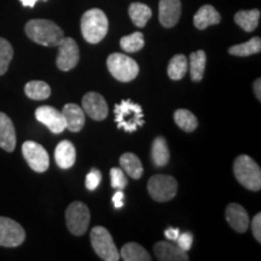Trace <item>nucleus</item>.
Segmentation results:
<instances>
[{"label": "nucleus", "instance_id": "obj_1", "mask_svg": "<svg viewBox=\"0 0 261 261\" xmlns=\"http://www.w3.org/2000/svg\"><path fill=\"white\" fill-rule=\"evenodd\" d=\"M25 34L35 44L55 47L64 38V33L55 22L48 19H31L24 27Z\"/></svg>", "mask_w": 261, "mask_h": 261}, {"label": "nucleus", "instance_id": "obj_2", "mask_svg": "<svg viewBox=\"0 0 261 261\" xmlns=\"http://www.w3.org/2000/svg\"><path fill=\"white\" fill-rule=\"evenodd\" d=\"M109 22L106 14L99 9H91L81 18V33L90 44H98L106 38Z\"/></svg>", "mask_w": 261, "mask_h": 261}, {"label": "nucleus", "instance_id": "obj_3", "mask_svg": "<svg viewBox=\"0 0 261 261\" xmlns=\"http://www.w3.org/2000/svg\"><path fill=\"white\" fill-rule=\"evenodd\" d=\"M233 173L240 184H242L248 190H260L261 169L252 158L247 155L238 156L233 165Z\"/></svg>", "mask_w": 261, "mask_h": 261}, {"label": "nucleus", "instance_id": "obj_4", "mask_svg": "<svg viewBox=\"0 0 261 261\" xmlns=\"http://www.w3.org/2000/svg\"><path fill=\"white\" fill-rule=\"evenodd\" d=\"M115 112V121L119 128L125 129L126 132H135L137 128L144 125L143 119V109L139 104L133 103L130 99L121 100L114 108Z\"/></svg>", "mask_w": 261, "mask_h": 261}, {"label": "nucleus", "instance_id": "obj_5", "mask_svg": "<svg viewBox=\"0 0 261 261\" xmlns=\"http://www.w3.org/2000/svg\"><path fill=\"white\" fill-rule=\"evenodd\" d=\"M108 70L116 80L121 83H128L138 76V63L123 54H112L107 61Z\"/></svg>", "mask_w": 261, "mask_h": 261}, {"label": "nucleus", "instance_id": "obj_6", "mask_svg": "<svg viewBox=\"0 0 261 261\" xmlns=\"http://www.w3.org/2000/svg\"><path fill=\"white\" fill-rule=\"evenodd\" d=\"M90 237L94 252L100 259L106 261H117L120 259L119 250L114 243L112 234L106 227H93Z\"/></svg>", "mask_w": 261, "mask_h": 261}, {"label": "nucleus", "instance_id": "obj_7", "mask_svg": "<svg viewBox=\"0 0 261 261\" xmlns=\"http://www.w3.org/2000/svg\"><path fill=\"white\" fill-rule=\"evenodd\" d=\"M68 230L75 236H81L87 231L90 225V211L83 202H73L65 212Z\"/></svg>", "mask_w": 261, "mask_h": 261}, {"label": "nucleus", "instance_id": "obj_8", "mask_svg": "<svg viewBox=\"0 0 261 261\" xmlns=\"http://www.w3.org/2000/svg\"><path fill=\"white\" fill-rule=\"evenodd\" d=\"M148 191L155 201L167 202L177 195L178 182L171 175H154L148 181Z\"/></svg>", "mask_w": 261, "mask_h": 261}, {"label": "nucleus", "instance_id": "obj_9", "mask_svg": "<svg viewBox=\"0 0 261 261\" xmlns=\"http://www.w3.org/2000/svg\"><path fill=\"white\" fill-rule=\"evenodd\" d=\"M22 154L28 166L34 172L44 173L48 169L50 166V158H48L47 151L39 143L27 140L22 145Z\"/></svg>", "mask_w": 261, "mask_h": 261}, {"label": "nucleus", "instance_id": "obj_10", "mask_svg": "<svg viewBox=\"0 0 261 261\" xmlns=\"http://www.w3.org/2000/svg\"><path fill=\"white\" fill-rule=\"evenodd\" d=\"M24 240V228L17 221L6 217H0V246L15 248L21 246Z\"/></svg>", "mask_w": 261, "mask_h": 261}, {"label": "nucleus", "instance_id": "obj_11", "mask_svg": "<svg viewBox=\"0 0 261 261\" xmlns=\"http://www.w3.org/2000/svg\"><path fill=\"white\" fill-rule=\"evenodd\" d=\"M57 55V67L62 71L71 70L76 67L80 60V51L73 38H63L60 41Z\"/></svg>", "mask_w": 261, "mask_h": 261}, {"label": "nucleus", "instance_id": "obj_12", "mask_svg": "<svg viewBox=\"0 0 261 261\" xmlns=\"http://www.w3.org/2000/svg\"><path fill=\"white\" fill-rule=\"evenodd\" d=\"M35 117L39 122L45 125L55 135H60L65 129V121L63 114L56 108L50 106L39 107L35 110Z\"/></svg>", "mask_w": 261, "mask_h": 261}, {"label": "nucleus", "instance_id": "obj_13", "mask_svg": "<svg viewBox=\"0 0 261 261\" xmlns=\"http://www.w3.org/2000/svg\"><path fill=\"white\" fill-rule=\"evenodd\" d=\"M83 109L91 119L102 121L108 116L109 109L102 94L97 92H89L83 98Z\"/></svg>", "mask_w": 261, "mask_h": 261}, {"label": "nucleus", "instance_id": "obj_14", "mask_svg": "<svg viewBox=\"0 0 261 261\" xmlns=\"http://www.w3.org/2000/svg\"><path fill=\"white\" fill-rule=\"evenodd\" d=\"M181 15L180 0H160L159 19L166 28H172L178 23Z\"/></svg>", "mask_w": 261, "mask_h": 261}, {"label": "nucleus", "instance_id": "obj_15", "mask_svg": "<svg viewBox=\"0 0 261 261\" xmlns=\"http://www.w3.org/2000/svg\"><path fill=\"white\" fill-rule=\"evenodd\" d=\"M226 220L230 226L237 232H246L249 227V217L247 211L241 204L231 203L226 208Z\"/></svg>", "mask_w": 261, "mask_h": 261}, {"label": "nucleus", "instance_id": "obj_16", "mask_svg": "<svg viewBox=\"0 0 261 261\" xmlns=\"http://www.w3.org/2000/svg\"><path fill=\"white\" fill-rule=\"evenodd\" d=\"M65 128L71 130V132H79L85 126V112L83 108L74 103L65 104L63 110Z\"/></svg>", "mask_w": 261, "mask_h": 261}, {"label": "nucleus", "instance_id": "obj_17", "mask_svg": "<svg viewBox=\"0 0 261 261\" xmlns=\"http://www.w3.org/2000/svg\"><path fill=\"white\" fill-rule=\"evenodd\" d=\"M0 148L8 152H12L16 148L15 126L4 113H0Z\"/></svg>", "mask_w": 261, "mask_h": 261}, {"label": "nucleus", "instance_id": "obj_18", "mask_svg": "<svg viewBox=\"0 0 261 261\" xmlns=\"http://www.w3.org/2000/svg\"><path fill=\"white\" fill-rule=\"evenodd\" d=\"M155 255L158 256L159 260L161 261H187L189 260L188 252L180 249L178 246L165 242H158L154 247Z\"/></svg>", "mask_w": 261, "mask_h": 261}, {"label": "nucleus", "instance_id": "obj_19", "mask_svg": "<svg viewBox=\"0 0 261 261\" xmlns=\"http://www.w3.org/2000/svg\"><path fill=\"white\" fill-rule=\"evenodd\" d=\"M55 160L58 167L62 169L73 167L76 160V151H75L73 143L69 140H62L55 150Z\"/></svg>", "mask_w": 261, "mask_h": 261}, {"label": "nucleus", "instance_id": "obj_20", "mask_svg": "<svg viewBox=\"0 0 261 261\" xmlns=\"http://www.w3.org/2000/svg\"><path fill=\"white\" fill-rule=\"evenodd\" d=\"M221 17L219 12L212 5H203L194 16V24L197 29H205L210 25L220 23Z\"/></svg>", "mask_w": 261, "mask_h": 261}, {"label": "nucleus", "instance_id": "obj_21", "mask_svg": "<svg viewBox=\"0 0 261 261\" xmlns=\"http://www.w3.org/2000/svg\"><path fill=\"white\" fill-rule=\"evenodd\" d=\"M169 149L163 137H158L151 146V159L156 167H163L169 161Z\"/></svg>", "mask_w": 261, "mask_h": 261}, {"label": "nucleus", "instance_id": "obj_22", "mask_svg": "<svg viewBox=\"0 0 261 261\" xmlns=\"http://www.w3.org/2000/svg\"><path fill=\"white\" fill-rule=\"evenodd\" d=\"M260 19L259 10H248V11H238L234 15V22L243 29L244 32L255 31Z\"/></svg>", "mask_w": 261, "mask_h": 261}, {"label": "nucleus", "instance_id": "obj_23", "mask_svg": "<svg viewBox=\"0 0 261 261\" xmlns=\"http://www.w3.org/2000/svg\"><path fill=\"white\" fill-rule=\"evenodd\" d=\"M120 165L123 171L133 179H139L143 175V166L138 156L132 152H126L120 158Z\"/></svg>", "mask_w": 261, "mask_h": 261}, {"label": "nucleus", "instance_id": "obj_24", "mask_svg": "<svg viewBox=\"0 0 261 261\" xmlns=\"http://www.w3.org/2000/svg\"><path fill=\"white\" fill-rule=\"evenodd\" d=\"M128 14L133 23L137 27L143 28L145 27L146 22L151 17L152 11L148 5L143 4V3H133V4L129 5Z\"/></svg>", "mask_w": 261, "mask_h": 261}, {"label": "nucleus", "instance_id": "obj_25", "mask_svg": "<svg viewBox=\"0 0 261 261\" xmlns=\"http://www.w3.org/2000/svg\"><path fill=\"white\" fill-rule=\"evenodd\" d=\"M24 93L33 100H44L51 96V89L44 81L33 80L24 86Z\"/></svg>", "mask_w": 261, "mask_h": 261}, {"label": "nucleus", "instance_id": "obj_26", "mask_svg": "<svg viewBox=\"0 0 261 261\" xmlns=\"http://www.w3.org/2000/svg\"><path fill=\"white\" fill-rule=\"evenodd\" d=\"M205 63H207V56L204 51L198 50L190 55V75L192 81L198 83L203 79Z\"/></svg>", "mask_w": 261, "mask_h": 261}, {"label": "nucleus", "instance_id": "obj_27", "mask_svg": "<svg viewBox=\"0 0 261 261\" xmlns=\"http://www.w3.org/2000/svg\"><path fill=\"white\" fill-rule=\"evenodd\" d=\"M120 256L125 261H150L151 256L138 243H127L122 247Z\"/></svg>", "mask_w": 261, "mask_h": 261}, {"label": "nucleus", "instance_id": "obj_28", "mask_svg": "<svg viewBox=\"0 0 261 261\" xmlns=\"http://www.w3.org/2000/svg\"><path fill=\"white\" fill-rule=\"evenodd\" d=\"M261 50V40L260 38H252L250 40L243 44L234 45V46L228 48V54L232 55V56L237 57H247L252 56V55L259 54Z\"/></svg>", "mask_w": 261, "mask_h": 261}, {"label": "nucleus", "instance_id": "obj_29", "mask_svg": "<svg viewBox=\"0 0 261 261\" xmlns=\"http://www.w3.org/2000/svg\"><path fill=\"white\" fill-rule=\"evenodd\" d=\"M188 73V58L184 55H175L169 61L167 74L172 80H180Z\"/></svg>", "mask_w": 261, "mask_h": 261}, {"label": "nucleus", "instance_id": "obj_30", "mask_svg": "<svg viewBox=\"0 0 261 261\" xmlns=\"http://www.w3.org/2000/svg\"><path fill=\"white\" fill-rule=\"evenodd\" d=\"M174 121L185 132H194L198 126L196 116L187 109H178L174 113Z\"/></svg>", "mask_w": 261, "mask_h": 261}, {"label": "nucleus", "instance_id": "obj_31", "mask_svg": "<svg viewBox=\"0 0 261 261\" xmlns=\"http://www.w3.org/2000/svg\"><path fill=\"white\" fill-rule=\"evenodd\" d=\"M120 46H121L123 51L128 52V54L138 52L144 47V37H143V34L140 32L132 33V34L121 38Z\"/></svg>", "mask_w": 261, "mask_h": 261}, {"label": "nucleus", "instance_id": "obj_32", "mask_svg": "<svg viewBox=\"0 0 261 261\" xmlns=\"http://www.w3.org/2000/svg\"><path fill=\"white\" fill-rule=\"evenodd\" d=\"M14 58V47L4 38H0V75H4Z\"/></svg>", "mask_w": 261, "mask_h": 261}, {"label": "nucleus", "instance_id": "obj_33", "mask_svg": "<svg viewBox=\"0 0 261 261\" xmlns=\"http://www.w3.org/2000/svg\"><path fill=\"white\" fill-rule=\"evenodd\" d=\"M110 179H112V187L114 189L122 190L127 187V178L122 169L116 167L110 169Z\"/></svg>", "mask_w": 261, "mask_h": 261}, {"label": "nucleus", "instance_id": "obj_34", "mask_svg": "<svg viewBox=\"0 0 261 261\" xmlns=\"http://www.w3.org/2000/svg\"><path fill=\"white\" fill-rule=\"evenodd\" d=\"M100 181H102V173L98 171V169L93 168L92 171L86 175V181H85V184H86V188L89 189V190L93 191L99 187Z\"/></svg>", "mask_w": 261, "mask_h": 261}, {"label": "nucleus", "instance_id": "obj_35", "mask_svg": "<svg viewBox=\"0 0 261 261\" xmlns=\"http://www.w3.org/2000/svg\"><path fill=\"white\" fill-rule=\"evenodd\" d=\"M177 246L180 248V249L184 250V252H189L191 249L192 242H194V237H192L191 232H184V233H179V236L177 238Z\"/></svg>", "mask_w": 261, "mask_h": 261}, {"label": "nucleus", "instance_id": "obj_36", "mask_svg": "<svg viewBox=\"0 0 261 261\" xmlns=\"http://www.w3.org/2000/svg\"><path fill=\"white\" fill-rule=\"evenodd\" d=\"M252 230L253 234L257 242H261V214L257 213L252 221Z\"/></svg>", "mask_w": 261, "mask_h": 261}, {"label": "nucleus", "instance_id": "obj_37", "mask_svg": "<svg viewBox=\"0 0 261 261\" xmlns=\"http://www.w3.org/2000/svg\"><path fill=\"white\" fill-rule=\"evenodd\" d=\"M123 198H125V195H123L122 190L116 191L113 196V203L115 205V208H122L123 207Z\"/></svg>", "mask_w": 261, "mask_h": 261}, {"label": "nucleus", "instance_id": "obj_38", "mask_svg": "<svg viewBox=\"0 0 261 261\" xmlns=\"http://www.w3.org/2000/svg\"><path fill=\"white\" fill-rule=\"evenodd\" d=\"M179 233H180L179 228H171V227H169L165 231V236H166V238H168L169 241H177Z\"/></svg>", "mask_w": 261, "mask_h": 261}, {"label": "nucleus", "instance_id": "obj_39", "mask_svg": "<svg viewBox=\"0 0 261 261\" xmlns=\"http://www.w3.org/2000/svg\"><path fill=\"white\" fill-rule=\"evenodd\" d=\"M254 93H255L257 99H261V80L260 79L255 80V83H254Z\"/></svg>", "mask_w": 261, "mask_h": 261}, {"label": "nucleus", "instance_id": "obj_40", "mask_svg": "<svg viewBox=\"0 0 261 261\" xmlns=\"http://www.w3.org/2000/svg\"><path fill=\"white\" fill-rule=\"evenodd\" d=\"M23 6H28V8H34L35 4H37L38 0H19Z\"/></svg>", "mask_w": 261, "mask_h": 261}]
</instances>
